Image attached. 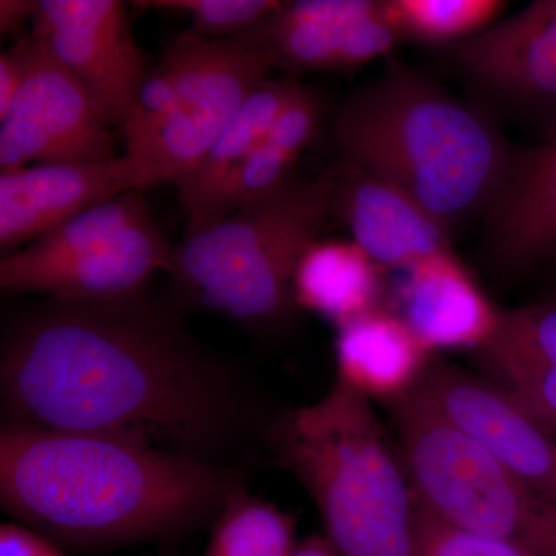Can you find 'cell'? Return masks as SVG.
I'll use <instances>...</instances> for the list:
<instances>
[{"label":"cell","mask_w":556,"mask_h":556,"mask_svg":"<svg viewBox=\"0 0 556 556\" xmlns=\"http://www.w3.org/2000/svg\"><path fill=\"white\" fill-rule=\"evenodd\" d=\"M7 422L108 434L211 463L251 417L241 380L190 338L177 303L46 299L7 321Z\"/></svg>","instance_id":"6da1fadb"},{"label":"cell","mask_w":556,"mask_h":556,"mask_svg":"<svg viewBox=\"0 0 556 556\" xmlns=\"http://www.w3.org/2000/svg\"><path fill=\"white\" fill-rule=\"evenodd\" d=\"M232 471L131 439L7 422L0 496L60 547L105 551L182 535L222 510Z\"/></svg>","instance_id":"7a4b0ae2"},{"label":"cell","mask_w":556,"mask_h":556,"mask_svg":"<svg viewBox=\"0 0 556 556\" xmlns=\"http://www.w3.org/2000/svg\"><path fill=\"white\" fill-rule=\"evenodd\" d=\"M345 160L409 197L448 232L495 203L517 149L481 110L401 64L332 121Z\"/></svg>","instance_id":"3957f363"},{"label":"cell","mask_w":556,"mask_h":556,"mask_svg":"<svg viewBox=\"0 0 556 556\" xmlns=\"http://www.w3.org/2000/svg\"><path fill=\"white\" fill-rule=\"evenodd\" d=\"M278 466L313 500L342 556H412L415 490L371 399L340 378L268 431Z\"/></svg>","instance_id":"277c9868"},{"label":"cell","mask_w":556,"mask_h":556,"mask_svg":"<svg viewBox=\"0 0 556 556\" xmlns=\"http://www.w3.org/2000/svg\"><path fill=\"white\" fill-rule=\"evenodd\" d=\"M332 214L327 179H289L268 197L229 212L174 247L175 303L214 311L268 331L294 314L300 260Z\"/></svg>","instance_id":"5b68a950"},{"label":"cell","mask_w":556,"mask_h":556,"mask_svg":"<svg viewBox=\"0 0 556 556\" xmlns=\"http://www.w3.org/2000/svg\"><path fill=\"white\" fill-rule=\"evenodd\" d=\"M413 490L479 535L556 556V503L428 407L413 391L390 402Z\"/></svg>","instance_id":"8992f818"},{"label":"cell","mask_w":556,"mask_h":556,"mask_svg":"<svg viewBox=\"0 0 556 556\" xmlns=\"http://www.w3.org/2000/svg\"><path fill=\"white\" fill-rule=\"evenodd\" d=\"M141 192L123 193L3 255V294L116 300L146 292L156 273H169L174 247Z\"/></svg>","instance_id":"52a82bcc"},{"label":"cell","mask_w":556,"mask_h":556,"mask_svg":"<svg viewBox=\"0 0 556 556\" xmlns=\"http://www.w3.org/2000/svg\"><path fill=\"white\" fill-rule=\"evenodd\" d=\"M166 56L177 73V104L142 163L160 182L178 185L195 169L240 112L269 80L273 62L262 50L237 39H206L185 33Z\"/></svg>","instance_id":"ba28073f"},{"label":"cell","mask_w":556,"mask_h":556,"mask_svg":"<svg viewBox=\"0 0 556 556\" xmlns=\"http://www.w3.org/2000/svg\"><path fill=\"white\" fill-rule=\"evenodd\" d=\"M24 40L25 76L5 118L0 119L2 172L42 164L115 159L108 121L87 90L42 40Z\"/></svg>","instance_id":"9c48e42d"},{"label":"cell","mask_w":556,"mask_h":556,"mask_svg":"<svg viewBox=\"0 0 556 556\" xmlns=\"http://www.w3.org/2000/svg\"><path fill=\"white\" fill-rule=\"evenodd\" d=\"M33 36L79 80L110 126L123 129L148 76L118 0H38Z\"/></svg>","instance_id":"30bf717a"},{"label":"cell","mask_w":556,"mask_h":556,"mask_svg":"<svg viewBox=\"0 0 556 556\" xmlns=\"http://www.w3.org/2000/svg\"><path fill=\"white\" fill-rule=\"evenodd\" d=\"M236 39L262 50L274 68L305 73L361 67L404 38L388 0H299Z\"/></svg>","instance_id":"8fae6325"},{"label":"cell","mask_w":556,"mask_h":556,"mask_svg":"<svg viewBox=\"0 0 556 556\" xmlns=\"http://www.w3.org/2000/svg\"><path fill=\"white\" fill-rule=\"evenodd\" d=\"M413 393L556 503V439L508 391L453 365L430 364Z\"/></svg>","instance_id":"7c38bea8"},{"label":"cell","mask_w":556,"mask_h":556,"mask_svg":"<svg viewBox=\"0 0 556 556\" xmlns=\"http://www.w3.org/2000/svg\"><path fill=\"white\" fill-rule=\"evenodd\" d=\"M161 185L148 164L129 155L94 163L40 164L0 175L3 255L38 240L90 208L130 190Z\"/></svg>","instance_id":"4fadbf2b"},{"label":"cell","mask_w":556,"mask_h":556,"mask_svg":"<svg viewBox=\"0 0 556 556\" xmlns=\"http://www.w3.org/2000/svg\"><path fill=\"white\" fill-rule=\"evenodd\" d=\"M500 100L546 115L556 130V0H536L473 38L441 47Z\"/></svg>","instance_id":"5bb4252c"},{"label":"cell","mask_w":556,"mask_h":556,"mask_svg":"<svg viewBox=\"0 0 556 556\" xmlns=\"http://www.w3.org/2000/svg\"><path fill=\"white\" fill-rule=\"evenodd\" d=\"M327 185L332 214L380 268L408 273L428 258L453 254L448 230L390 182L345 160Z\"/></svg>","instance_id":"9a60e30c"},{"label":"cell","mask_w":556,"mask_h":556,"mask_svg":"<svg viewBox=\"0 0 556 556\" xmlns=\"http://www.w3.org/2000/svg\"><path fill=\"white\" fill-rule=\"evenodd\" d=\"M397 314L420 342L437 350L478 351L495 336V308L453 254L437 255L408 270Z\"/></svg>","instance_id":"2e32d148"},{"label":"cell","mask_w":556,"mask_h":556,"mask_svg":"<svg viewBox=\"0 0 556 556\" xmlns=\"http://www.w3.org/2000/svg\"><path fill=\"white\" fill-rule=\"evenodd\" d=\"M485 222L504 266L530 269L556 257V130L544 144L517 150Z\"/></svg>","instance_id":"e0dca14e"},{"label":"cell","mask_w":556,"mask_h":556,"mask_svg":"<svg viewBox=\"0 0 556 556\" xmlns=\"http://www.w3.org/2000/svg\"><path fill=\"white\" fill-rule=\"evenodd\" d=\"M431 351L397 314L386 308L339 328L338 378L369 399L391 402L415 390L430 367Z\"/></svg>","instance_id":"ac0fdd59"},{"label":"cell","mask_w":556,"mask_h":556,"mask_svg":"<svg viewBox=\"0 0 556 556\" xmlns=\"http://www.w3.org/2000/svg\"><path fill=\"white\" fill-rule=\"evenodd\" d=\"M302 86L292 78L266 80L188 177L175 185L189 219L188 232L206 228L219 193L269 134Z\"/></svg>","instance_id":"d6986e66"},{"label":"cell","mask_w":556,"mask_h":556,"mask_svg":"<svg viewBox=\"0 0 556 556\" xmlns=\"http://www.w3.org/2000/svg\"><path fill=\"white\" fill-rule=\"evenodd\" d=\"M382 295L380 266L356 243H314L295 270V305L339 328L382 308Z\"/></svg>","instance_id":"ffe728a7"},{"label":"cell","mask_w":556,"mask_h":556,"mask_svg":"<svg viewBox=\"0 0 556 556\" xmlns=\"http://www.w3.org/2000/svg\"><path fill=\"white\" fill-rule=\"evenodd\" d=\"M318 129L320 121L313 109L305 104L287 105L269 134L219 193L207 226L229 212L283 188L295 177L292 174L295 161L314 141Z\"/></svg>","instance_id":"44dd1931"},{"label":"cell","mask_w":556,"mask_h":556,"mask_svg":"<svg viewBox=\"0 0 556 556\" xmlns=\"http://www.w3.org/2000/svg\"><path fill=\"white\" fill-rule=\"evenodd\" d=\"M475 353L501 388L556 369V302L501 311L495 336Z\"/></svg>","instance_id":"7402d4cb"},{"label":"cell","mask_w":556,"mask_h":556,"mask_svg":"<svg viewBox=\"0 0 556 556\" xmlns=\"http://www.w3.org/2000/svg\"><path fill=\"white\" fill-rule=\"evenodd\" d=\"M295 518L251 495L241 479L230 486L203 556H292Z\"/></svg>","instance_id":"603a6c76"},{"label":"cell","mask_w":556,"mask_h":556,"mask_svg":"<svg viewBox=\"0 0 556 556\" xmlns=\"http://www.w3.org/2000/svg\"><path fill=\"white\" fill-rule=\"evenodd\" d=\"M402 38L441 47L473 38L496 24L500 0H388Z\"/></svg>","instance_id":"cb8c5ba5"},{"label":"cell","mask_w":556,"mask_h":556,"mask_svg":"<svg viewBox=\"0 0 556 556\" xmlns=\"http://www.w3.org/2000/svg\"><path fill=\"white\" fill-rule=\"evenodd\" d=\"M412 556H535L514 544L479 535L427 506L415 493Z\"/></svg>","instance_id":"d4e9b609"},{"label":"cell","mask_w":556,"mask_h":556,"mask_svg":"<svg viewBox=\"0 0 556 556\" xmlns=\"http://www.w3.org/2000/svg\"><path fill=\"white\" fill-rule=\"evenodd\" d=\"M139 9L181 11L192 20L193 35L206 39H236L280 9L277 0H142Z\"/></svg>","instance_id":"484cf974"},{"label":"cell","mask_w":556,"mask_h":556,"mask_svg":"<svg viewBox=\"0 0 556 556\" xmlns=\"http://www.w3.org/2000/svg\"><path fill=\"white\" fill-rule=\"evenodd\" d=\"M177 94V73L169 58L164 54L160 64L146 76L129 119L123 127L126 155L142 163L150 146L174 113Z\"/></svg>","instance_id":"4316f807"},{"label":"cell","mask_w":556,"mask_h":556,"mask_svg":"<svg viewBox=\"0 0 556 556\" xmlns=\"http://www.w3.org/2000/svg\"><path fill=\"white\" fill-rule=\"evenodd\" d=\"M0 556H65L53 541L22 525L0 529Z\"/></svg>","instance_id":"83f0119b"},{"label":"cell","mask_w":556,"mask_h":556,"mask_svg":"<svg viewBox=\"0 0 556 556\" xmlns=\"http://www.w3.org/2000/svg\"><path fill=\"white\" fill-rule=\"evenodd\" d=\"M24 76L25 47L24 40H20L13 49L0 54V119L9 113Z\"/></svg>","instance_id":"f1b7e54d"},{"label":"cell","mask_w":556,"mask_h":556,"mask_svg":"<svg viewBox=\"0 0 556 556\" xmlns=\"http://www.w3.org/2000/svg\"><path fill=\"white\" fill-rule=\"evenodd\" d=\"M38 0H2L0 2V31L13 33L20 30L28 17L35 16Z\"/></svg>","instance_id":"f546056e"},{"label":"cell","mask_w":556,"mask_h":556,"mask_svg":"<svg viewBox=\"0 0 556 556\" xmlns=\"http://www.w3.org/2000/svg\"><path fill=\"white\" fill-rule=\"evenodd\" d=\"M292 556H342L325 535H309L298 544Z\"/></svg>","instance_id":"4dcf8cb0"},{"label":"cell","mask_w":556,"mask_h":556,"mask_svg":"<svg viewBox=\"0 0 556 556\" xmlns=\"http://www.w3.org/2000/svg\"><path fill=\"white\" fill-rule=\"evenodd\" d=\"M540 426L543 427L552 438L556 439V420L555 422L540 424Z\"/></svg>","instance_id":"1f68e13d"}]
</instances>
